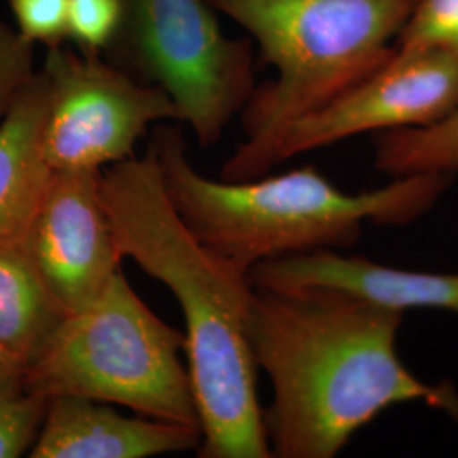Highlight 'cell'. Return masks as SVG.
<instances>
[{"instance_id":"cell-1","label":"cell","mask_w":458,"mask_h":458,"mask_svg":"<svg viewBox=\"0 0 458 458\" xmlns=\"http://www.w3.org/2000/svg\"><path fill=\"white\" fill-rule=\"evenodd\" d=\"M404 311L329 287L257 289L248 338L272 382L263 411L272 457H336L361 428L397 404L423 403L458 423V391L403 363Z\"/></svg>"},{"instance_id":"cell-2","label":"cell","mask_w":458,"mask_h":458,"mask_svg":"<svg viewBox=\"0 0 458 458\" xmlns=\"http://www.w3.org/2000/svg\"><path fill=\"white\" fill-rule=\"evenodd\" d=\"M100 197L115 245L174 294L185 319V359L196 395L200 458H270L248 338L253 285L183 225L148 147L100 172Z\"/></svg>"},{"instance_id":"cell-3","label":"cell","mask_w":458,"mask_h":458,"mask_svg":"<svg viewBox=\"0 0 458 458\" xmlns=\"http://www.w3.org/2000/svg\"><path fill=\"white\" fill-rule=\"evenodd\" d=\"M153 149L165 194L197 240L231 268L355 245L367 223L404 226L425 216L455 181L416 174L365 192H344L314 166L245 181L209 179L189 158L181 126L162 123Z\"/></svg>"},{"instance_id":"cell-4","label":"cell","mask_w":458,"mask_h":458,"mask_svg":"<svg viewBox=\"0 0 458 458\" xmlns=\"http://www.w3.org/2000/svg\"><path fill=\"white\" fill-rule=\"evenodd\" d=\"M240 24L276 77L257 85L242 111L243 141L221 179L270 174L284 131L372 75L394 55V41L416 0H208Z\"/></svg>"},{"instance_id":"cell-5","label":"cell","mask_w":458,"mask_h":458,"mask_svg":"<svg viewBox=\"0 0 458 458\" xmlns=\"http://www.w3.org/2000/svg\"><path fill=\"white\" fill-rule=\"evenodd\" d=\"M182 353L185 335L151 311L119 270L96 301L66 314L26 369L24 389L45 399L83 397L200 428Z\"/></svg>"},{"instance_id":"cell-6","label":"cell","mask_w":458,"mask_h":458,"mask_svg":"<svg viewBox=\"0 0 458 458\" xmlns=\"http://www.w3.org/2000/svg\"><path fill=\"white\" fill-rule=\"evenodd\" d=\"M102 58L164 89L200 147L223 138L257 87L251 43L223 33L208 0H121Z\"/></svg>"},{"instance_id":"cell-7","label":"cell","mask_w":458,"mask_h":458,"mask_svg":"<svg viewBox=\"0 0 458 458\" xmlns=\"http://www.w3.org/2000/svg\"><path fill=\"white\" fill-rule=\"evenodd\" d=\"M41 72L48 87L43 155L53 172H102L134 157L149 126L182 123L164 89L102 56L48 48Z\"/></svg>"},{"instance_id":"cell-8","label":"cell","mask_w":458,"mask_h":458,"mask_svg":"<svg viewBox=\"0 0 458 458\" xmlns=\"http://www.w3.org/2000/svg\"><path fill=\"white\" fill-rule=\"evenodd\" d=\"M458 104V56L438 49H395L393 56L280 136L272 168L365 132L431 124Z\"/></svg>"},{"instance_id":"cell-9","label":"cell","mask_w":458,"mask_h":458,"mask_svg":"<svg viewBox=\"0 0 458 458\" xmlns=\"http://www.w3.org/2000/svg\"><path fill=\"white\" fill-rule=\"evenodd\" d=\"M22 236L66 314L96 301L121 270L123 257L100 197V172H53Z\"/></svg>"},{"instance_id":"cell-10","label":"cell","mask_w":458,"mask_h":458,"mask_svg":"<svg viewBox=\"0 0 458 458\" xmlns=\"http://www.w3.org/2000/svg\"><path fill=\"white\" fill-rule=\"evenodd\" d=\"M248 278L257 289L329 287L363 295L404 312L440 310L458 314V272L397 268L336 250L260 263Z\"/></svg>"},{"instance_id":"cell-11","label":"cell","mask_w":458,"mask_h":458,"mask_svg":"<svg viewBox=\"0 0 458 458\" xmlns=\"http://www.w3.org/2000/svg\"><path fill=\"white\" fill-rule=\"evenodd\" d=\"M200 428L128 416L107 403L60 395L48 399L33 458H148L199 450Z\"/></svg>"},{"instance_id":"cell-12","label":"cell","mask_w":458,"mask_h":458,"mask_svg":"<svg viewBox=\"0 0 458 458\" xmlns=\"http://www.w3.org/2000/svg\"><path fill=\"white\" fill-rule=\"evenodd\" d=\"M47 100L38 68L0 123V240L26 229L53 174L43 155Z\"/></svg>"},{"instance_id":"cell-13","label":"cell","mask_w":458,"mask_h":458,"mask_svg":"<svg viewBox=\"0 0 458 458\" xmlns=\"http://www.w3.org/2000/svg\"><path fill=\"white\" fill-rule=\"evenodd\" d=\"M22 233L0 240V346L28 369L66 312L39 276Z\"/></svg>"},{"instance_id":"cell-14","label":"cell","mask_w":458,"mask_h":458,"mask_svg":"<svg viewBox=\"0 0 458 458\" xmlns=\"http://www.w3.org/2000/svg\"><path fill=\"white\" fill-rule=\"evenodd\" d=\"M376 168L389 177L458 172V104L442 119L376 138Z\"/></svg>"},{"instance_id":"cell-15","label":"cell","mask_w":458,"mask_h":458,"mask_svg":"<svg viewBox=\"0 0 458 458\" xmlns=\"http://www.w3.org/2000/svg\"><path fill=\"white\" fill-rule=\"evenodd\" d=\"M395 49H438L458 56V0H416Z\"/></svg>"},{"instance_id":"cell-16","label":"cell","mask_w":458,"mask_h":458,"mask_svg":"<svg viewBox=\"0 0 458 458\" xmlns=\"http://www.w3.org/2000/svg\"><path fill=\"white\" fill-rule=\"evenodd\" d=\"M48 410V399L26 389L0 393V458L31 452Z\"/></svg>"},{"instance_id":"cell-17","label":"cell","mask_w":458,"mask_h":458,"mask_svg":"<svg viewBox=\"0 0 458 458\" xmlns=\"http://www.w3.org/2000/svg\"><path fill=\"white\" fill-rule=\"evenodd\" d=\"M121 24V0H68L66 39L83 55L102 56Z\"/></svg>"},{"instance_id":"cell-18","label":"cell","mask_w":458,"mask_h":458,"mask_svg":"<svg viewBox=\"0 0 458 458\" xmlns=\"http://www.w3.org/2000/svg\"><path fill=\"white\" fill-rule=\"evenodd\" d=\"M34 47L17 28L0 21V123L38 70L34 68Z\"/></svg>"},{"instance_id":"cell-19","label":"cell","mask_w":458,"mask_h":458,"mask_svg":"<svg viewBox=\"0 0 458 458\" xmlns=\"http://www.w3.org/2000/svg\"><path fill=\"white\" fill-rule=\"evenodd\" d=\"M16 28L33 45L64 47L68 0H7Z\"/></svg>"},{"instance_id":"cell-20","label":"cell","mask_w":458,"mask_h":458,"mask_svg":"<svg viewBox=\"0 0 458 458\" xmlns=\"http://www.w3.org/2000/svg\"><path fill=\"white\" fill-rule=\"evenodd\" d=\"M26 369L0 346V393L24 389Z\"/></svg>"}]
</instances>
